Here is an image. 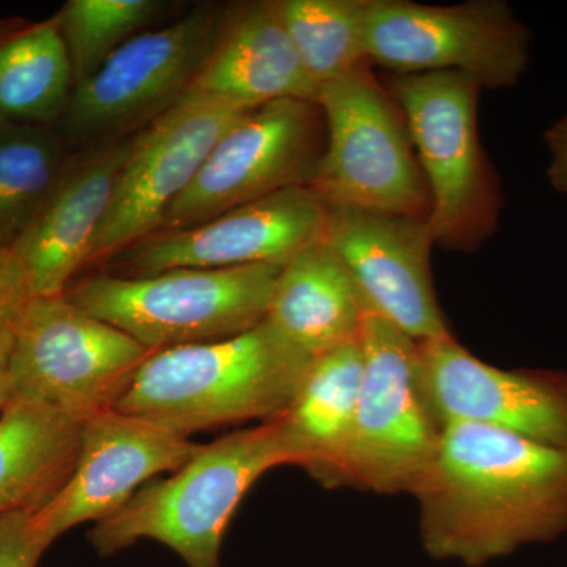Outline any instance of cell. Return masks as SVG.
<instances>
[{
	"instance_id": "6da1fadb",
	"label": "cell",
	"mask_w": 567,
	"mask_h": 567,
	"mask_svg": "<svg viewBox=\"0 0 567 567\" xmlns=\"http://www.w3.org/2000/svg\"><path fill=\"white\" fill-rule=\"evenodd\" d=\"M439 561L483 567L567 532V451L492 425L451 423L413 488Z\"/></svg>"
},
{
	"instance_id": "7a4b0ae2",
	"label": "cell",
	"mask_w": 567,
	"mask_h": 567,
	"mask_svg": "<svg viewBox=\"0 0 567 567\" xmlns=\"http://www.w3.org/2000/svg\"><path fill=\"white\" fill-rule=\"evenodd\" d=\"M311 360L265 320L235 338L152 353L115 410L186 436L274 420Z\"/></svg>"
},
{
	"instance_id": "3957f363",
	"label": "cell",
	"mask_w": 567,
	"mask_h": 567,
	"mask_svg": "<svg viewBox=\"0 0 567 567\" xmlns=\"http://www.w3.org/2000/svg\"><path fill=\"white\" fill-rule=\"evenodd\" d=\"M281 465H292V456L276 416L197 446L173 476L144 484L122 509L96 522L89 539L104 557L152 539L188 567H219L224 535L241 499Z\"/></svg>"
},
{
	"instance_id": "277c9868",
	"label": "cell",
	"mask_w": 567,
	"mask_h": 567,
	"mask_svg": "<svg viewBox=\"0 0 567 567\" xmlns=\"http://www.w3.org/2000/svg\"><path fill=\"white\" fill-rule=\"evenodd\" d=\"M481 84L458 71L395 74L388 92L404 115L427 185L435 245L475 251L495 234L503 197L477 132Z\"/></svg>"
},
{
	"instance_id": "5b68a950",
	"label": "cell",
	"mask_w": 567,
	"mask_h": 567,
	"mask_svg": "<svg viewBox=\"0 0 567 567\" xmlns=\"http://www.w3.org/2000/svg\"><path fill=\"white\" fill-rule=\"evenodd\" d=\"M281 268H175L141 278L103 274L84 279L65 297L155 353L259 327Z\"/></svg>"
},
{
	"instance_id": "8992f818",
	"label": "cell",
	"mask_w": 567,
	"mask_h": 567,
	"mask_svg": "<svg viewBox=\"0 0 567 567\" xmlns=\"http://www.w3.org/2000/svg\"><path fill=\"white\" fill-rule=\"evenodd\" d=\"M324 152L311 189L328 208H358L427 221V185L398 103L371 66L317 95Z\"/></svg>"
},
{
	"instance_id": "52a82bcc",
	"label": "cell",
	"mask_w": 567,
	"mask_h": 567,
	"mask_svg": "<svg viewBox=\"0 0 567 567\" xmlns=\"http://www.w3.org/2000/svg\"><path fill=\"white\" fill-rule=\"evenodd\" d=\"M11 334V399L40 402L80 425L115 410L153 353L65 293L32 298Z\"/></svg>"
},
{
	"instance_id": "ba28073f",
	"label": "cell",
	"mask_w": 567,
	"mask_h": 567,
	"mask_svg": "<svg viewBox=\"0 0 567 567\" xmlns=\"http://www.w3.org/2000/svg\"><path fill=\"white\" fill-rule=\"evenodd\" d=\"M360 339L363 383L339 487L412 494L443 431L421 380L420 347L371 312Z\"/></svg>"
},
{
	"instance_id": "9c48e42d",
	"label": "cell",
	"mask_w": 567,
	"mask_h": 567,
	"mask_svg": "<svg viewBox=\"0 0 567 567\" xmlns=\"http://www.w3.org/2000/svg\"><path fill=\"white\" fill-rule=\"evenodd\" d=\"M224 9L197 6L185 17L126 41L76 85L61 118L66 147H95L147 128L181 103L210 52Z\"/></svg>"
},
{
	"instance_id": "30bf717a",
	"label": "cell",
	"mask_w": 567,
	"mask_h": 567,
	"mask_svg": "<svg viewBox=\"0 0 567 567\" xmlns=\"http://www.w3.org/2000/svg\"><path fill=\"white\" fill-rule=\"evenodd\" d=\"M365 54L398 74L458 71L481 87L507 89L528 69L529 32L502 0H369Z\"/></svg>"
},
{
	"instance_id": "8fae6325",
	"label": "cell",
	"mask_w": 567,
	"mask_h": 567,
	"mask_svg": "<svg viewBox=\"0 0 567 567\" xmlns=\"http://www.w3.org/2000/svg\"><path fill=\"white\" fill-rule=\"evenodd\" d=\"M324 141L317 102L281 100L248 112L213 145L156 233L210 221L284 189L311 188Z\"/></svg>"
},
{
	"instance_id": "7c38bea8",
	"label": "cell",
	"mask_w": 567,
	"mask_h": 567,
	"mask_svg": "<svg viewBox=\"0 0 567 567\" xmlns=\"http://www.w3.org/2000/svg\"><path fill=\"white\" fill-rule=\"evenodd\" d=\"M328 207L311 188H290L210 221L155 233L110 259V274L141 278L175 268L282 267L324 240Z\"/></svg>"
},
{
	"instance_id": "4fadbf2b",
	"label": "cell",
	"mask_w": 567,
	"mask_h": 567,
	"mask_svg": "<svg viewBox=\"0 0 567 567\" xmlns=\"http://www.w3.org/2000/svg\"><path fill=\"white\" fill-rule=\"evenodd\" d=\"M324 241L346 265L371 315L416 342L451 334L436 301L431 270L435 240L425 219L328 208Z\"/></svg>"
},
{
	"instance_id": "5bb4252c",
	"label": "cell",
	"mask_w": 567,
	"mask_h": 567,
	"mask_svg": "<svg viewBox=\"0 0 567 567\" xmlns=\"http://www.w3.org/2000/svg\"><path fill=\"white\" fill-rule=\"evenodd\" d=\"M248 112L251 111L178 103L137 133L87 265L112 259L155 234L167 210L192 185L213 145Z\"/></svg>"
},
{
	"instance_id": "9a60e30c",
	"label": "cell",
	"mask_w": 567,
	"mask_h": 567,
	"mask_svg": "<svg viewBox=\"0 0 567 567\" xmlns=\"http://www.w3.org/2000/svg\"><path fill=\"white\" fill-rule=\"evenodd\" d=\"M417 347L425 395L443 427L492 425L567 451V372L496 368L453 334Z\"/></svg>"
},
{
	"instance_id": "2e32d148",
	"label": "cell",
	"mask_w": 567,
	"mask_h": 567,
	"mask_svg": "<svg viewBox=\"0 0 567 567\" xmlns=\"http://www.w3.org/2000/svg\"><path fill=\"white\" fill-rule=\"evenodd\" d=\"M197 446L173 429L118 410L93 417L82 425L65 486L32 516L37 535L51 546L70 528L111 517L152 477L182 468Z\"/></svg>"
},
{
	"instance_id": "e0dca14e",
	"label": "cell",
	"mask_w": 567,
	"mask_h": 567,
	"mask_svg": "<svg viewBox=\"0 0 567 567\" xmlns=\"http://www.w3.org/2000/svg\"><path fill=\"white\" fill-rule=\"evenodd\" d=\"M136 136L104 142L71 156L50 200L11 246L33 298L65 293L74 274L87 267L93 240Z\"/></svg>"
},
{
	"instance_id": "ac0fdd59",
	"label": "cell",
	"mask_w": 567,
	"mask_h": 567,
	"mask_svg": "<svg viewBox=\"0 0 567 567\" xmlns=\"http://www.w3.org/2000/svg\"><path fill=\"white\" fill-rule=\"evenodd\" d=\"M281 100L317 102L275 0L224 9L218 35L181 103L254 111Z\"/></svg>"
},
{
	"instance_id": "d6986e66",
	"label": "cell",
	"mask_w": 567,
	"mask_h": 567,
	"mask_svg": "<svg viewBox=\"0 0 567 567\" xmlns=\"http://www.w3.org/2000/svg\"><path fill=\"white\" fill-rule=\"evenodd\" d=\"M363 371L360 338L312 358L279 415L292 465L328 488L341 484Z\"/></svg>"
},
{
	"instance_id": "ffe728a7",
	"label": "cell",
	"mask_w": 567,
	"mask_h": 567,
	"mask_svg": "<svg viewBox=\"0 0 567 567\" xmlns=\"http://www.w3.org/2000/svg\"><path fill=\"white\" fill-rule=\"evenodd\" d=\"M368 312L346 265L323 240L282 265L265 320L316 358L360 338Z\"/></svg>"
},
{
	"instance_id": "44dd1931",
	"label": "cell",
	"mask_w": 567,
	"mask_h": 567,
	"mask_svg": "<svg viewBox=\"0 0 567 567\" xmlns=\"http://www.w3.org/2000/svg\"><path fill=\"white\" fill-rule=\"evenodd\" d=\"M82 425L13 398L0 412V518L35 514L61 492L80 454Z\"/></svg>"
},
{
	"instance_id": "7402d4cb",
	"label": "cell",
	"mask_w": 567,
	"mask_h": 567,
	"mask_svg": "<svg viewBox=\"0 0 567 567\" xmlns=\"http://www.w3.org/2000/svg\"><path fill=\"white\" fill-rule=\"evenodd\" d=\"M73 93V69L58 20L0 41V121L61 122Z\"/></svg>"
},
{
	"instance_id": "603a6c76",
	"label": "cell",
	"mask_w": 567,
	"mask_h": 567,
	"mask_svg": "<svg viewBox=\"0 0 567 567\" xmlns=\"http://www.w3.org/2000/svg\"><path fill=\"white\" fill-rule=\"evenodd\" d=\"M70 158L50 126L0 121V245L11 248L31 226Z\"/></svg>"
},
{
	"instance_id": "cb8c5ba5",
	"label": "cell",
	"mask_w": 567,
	"mask_h": 567,
	"mask_svg": "<svg viewBox=\"0 0 567 567\" xmlns=\"http://www.w3.org/2000/svg\"><path fill=\"white\" fill-rule=\"evenodd\" d=\"M317 95L324 85L371 66L365 54L369 0H275Z\"/></svg>"
},
{
	"instance_id": "d4e9b609",
	"label": "cell",
	"mask_w": 567,
	"mask_h": 567,
	"mask_svg": "<svg viewBox=\"0 0 567 567\" xmlns=\"http://www.w3.org/2000/svg\"><path fill=\"white\" fill-rule=\"evenodd\" d=\"M167 10L162 0H69L55 14L73 69V89Z\"/></svg>"
},
{
	"instance_id": "484cf974",
	"label": "cell",
	"mask_w": 567,
	"mask_h": 567,
	"mask_svg": "<svg viewBox=\"0 0 567 567\" xmlns=\"http://www.w3.org/2000/svg\"><path fill=\"white\" fill-rule=\"evenodd\" d=\"M33 514L0 518V567H37L48 544L32 524Z\"/></svg>"
},
{
	"instance_id": "4316f807",
	"label": "cell",
	"mask_w": 567,
	"mask_h": 567,
	"mask_svg": "<svg viewBox=\"0 0 567 567\" xmlns=\"http://www.w3.org/2000/svg\"><path fill=\"white\" fill-rule=\"evenodd\" d=\"M28 275L13 249L0 245V328H13L32 300Z\"/></svg>"
},
{
	"instance_id": "83f0119b",
	"label": "cell",
	"mask_w": 567,
	"mask_h": 567,
	"mask_svg": "<svg viewBox=\"0 0 567 567\" xmlns=\"http://www.w3.org/2000/svg\"><path fill=\"white\" fill-rule=\"evenodd\" d=\"M547 177L557 192L567 194V112L546 132Z\"/></svg>"
},
{
	"instance_id": "f1b7e54d",
	"label": "cell",
	"mask_w": 567,
	"mask_h": 567,
	"mask_svg": "<svg viewBox=\"0 0 567 567\" xmlns=\"http://www.w3.org/2000/svg\"><path fill=\"white\" fill-rule=\"evenodd\" d=\"M13 334L9 328H0V412L11 401L10 354Z\"/></svg>"
}]
</instances>
